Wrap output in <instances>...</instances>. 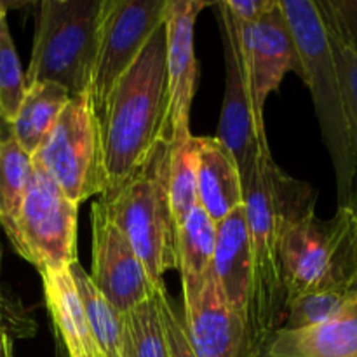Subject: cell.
I'll return each mask as SVG.
<instances>
[{"label": "cell", "mask_w": 357, "mask_h": 357, "mask_svg": "<svg viewBox=\"0 0 357 357\" xmlns=\"http://www.w3.org/2000/svg\"><path fill=\"white\" fill-rule=\"evenodd\" d=\"M251 234V295L246 314V357H264L268 342L286 319L279 232L288 216L314 211L317 194L310 185L282 173L271 153H260L243 183Z\"/></svg>", "instance_id": "6da1fadb"}, {"label": "cell", "mask_w": 357, "mask_h": 357, "mask_svg": "<svg viewBox=\"0 0 357 357\" xmlns=\"http://www.w3.org/2000/svg\"><path fill=\"white\" fill-rule=\"evenodd\" d=\"M166 26L153 31L128 72L115 82L100 115L107 190L126 180L167 138Z\"/></svg>", "instance_id": "7a4b0ae2"}, {"label": "cell", "mask_w": 357, "mask_h": 357, "mask_svg": "<svg viewBox=\"0 0 357 357\" xmlns=\"http://www.w3.org/2000/svg\"><path fill=\"white\" fill-rule=\"evenodd\" d=\"M171 142L160 139L146 159L117 187L100 195L112 222L142 260L155 289L178 268V225L169 202Z\"/></svg>", "instance_id": "3957f363"}, {"label": "cell", "mask_w": 357, "mask_h": 357, "mask_svg": "<svg viewBox=\"0 0 357 357\" xmlns=\"http://www.w3.org/2000/svg\"><path fill=\"white\" fill-rule=\"evenodd\" d=\"M286 310L295 298L328 289H357L356 223L349 208L333 218L316 211L288 216L279 232Z\"/></svg>", "instance_id": "277c9868"}, {"label": "cell", "mask_w": 357, "mask_h": 357, "mask_svg": "<svg viewBox=\"0 0 357 357\" xmlns=\"http://www.w3.org/2000/svg\"><path fill=\"white\" fill-rule=\"evenodd\" d=\"M279 6L291 30L302 63V80L312 94L321 135L333 162L338 208H347L357 167L351 152L340 82L326 26L314 0H279Z\"/></svg>", "instance_id": "5b68a950"}, {"label": "cell", "mask_w": 357, "mask_h": 357, "mask_svg": "<svg viewBox=\"0 0 357 357\" xmlns=\"http://www.w3.org/2000/svg\"><path fill=\"white\" fill-rule=\"evenodd\" d=\"M103 0H44L38 6L26 87L54 82L70 96L89 93Z\"/></svg>", "instance_id": "8992f818"}, {"label": "cell", "mask_w": 357, "mask_h": 357, "mask_svg": "<svg viewBox=\"0 0 357 357\" xmlns=\"http://www.w3.org/2000/svg\"><path fill=\"white\" fill-rule=\"evenodd\" d=\"M31 160L79 206L107 190L100 119L89 93L70 98Z\"/></svg>", "instance_id": "52a82bcc"}, {"label": "cell", "mask_w": 357, "mask_h": 357, "mask_svg": "<svg viewBox=\"0 0 357 357\" xmlns=\"http://www.w3.org/2000/svg\"><path fill=\"white\" fill-rule=\"evenodd\" d=\"M77 215L79 204L33 166L9 241L38 272L66 271L77 261Z\"/></svg>", "instance_id": "ba28073f"}, {"label": "cell", "mask_w": 357, "mask_h": 357, "mask_svg": "<svg viewBox=\"0 0 357 357\" xmlns=\"http://www.w3.org/2000/svg\"><path fill=\"white\" fill-rule=\"evenodd\" d=\"M225 14L232 26L234 40L239 52L258 138L268 146L264 117L265 101L274 91L279 89L288 72H295L302 79L298 51L279 0H275L274 6L253 24H236L227 10Z\"/></svg>", "instance_id": "9c48e42d"}, {"label": "cell", "mask_w": 357, "mask_h": 357, "mask_svg": "<svg viewBox=\"0 0 357 357\" xmlns=\"http://www.w3.org/2000/svg\"><path fill=\"white\" fill-rule=\"evenodd\" d=\"M167 0H103L98 23L91 101L100 115L112 87L164 23Z\"/></svg>", "instance_id": "30bf717a"}, {"label": "cell", "mask_w": 357, "mask_h": 357, "mask_svg": "<svg viewBox=\"0 0 357 357\" xmlns=\"http://www.w3.org/2000/svg\"><path fill=\"white\" fill-rule=\"evenodd\" d=\"M93 271L91 279L101 295L121 314L146 302L155 288L128 237L107 215L98 199L91 211Z\"/></svg>", "instance_id": "8fae6325"}, {"label": "cell", "mask_w": 357, "mask_h": 357, "mask_svg": "<svg viewBox=\"0 0 357 357\" xmlns=\"http://www.w3.org/2000/svg\"><path fill=\"white\" fill-rule=\"evenodd\" d=\"M208 2L202 0H167L164 13L166 26V68L169 115L167 139L190 136V110L197 87L199 65L195 58V21Z\"/></svg>", "instance_id": "7c38bea8"}, {"label": "cell", "mask_w": 357, "mask_h": 357, "mask_svg": "<svg viewBox=\"0 0 357 357\" xmlns=\"http://www.w3.org/2000/svg\"><path fill=\"white\" fill-rule=\"evenodd\" d=\"M222 17L223 47H225V96H223L222 117H220L218 136L216 138L232 153L239 167L243 183L253 173L255 162L260 153H271L267 145L260 142L253 119L250 94L244 82L241 68L239 52L234 40L232 26L229 23L222 3H216Z\"/></svg>", "instance_id": "4fadbf2b"}, {"label": "cell", "mask_w": 357, "mask_h": 357, "mask_svg": "<svg viewBox=\"0 0 357 357\" xmlns=\"http://www.w3.org/2000/svg\"><path fill=\"white\" fill-rule=\"evenodd\" d=\"M183 321L197 357H246V321L229 305L213 268L197 298L183 303Z\"/></svg>", "instance_id": "5bb4252c"}, {"label": "cell", "mask_w": 357, "mask_h": 357, "mask_svg": "<svg viewBox=\"0 0 357 357\" xmlns=\"http://www.w3.org/2000/svg\"><path fill=\"white\" fill-rule=\"evenodd\" d=\"M251 234L246 206H241L216 225L213 275L229 305L246 321L251 295Z\"/></svg>", "instance_id": "9a60e30c"}, {"label": "cell", "mask_w": 357, "mask_h": 357, "mask_svg": "<svg viewBox=\"0 0 357 357\" xmlns=\"http://www.w3.org/2000/svg\"><path fill=\"white\" fill-rule=\"evenodd\" d=\"M197 204L216 225L244 206L239 167L218 138L199 136Z\"/></svg>", "instance_id": "2e32d148"}, {"label": "cell", "mask_w": 357, "mask_h": 357, "mask_svg": "<svg viewBox=\"0 0 357 357\" xmlns=\"http://www.w3.org/2000/svg\"><path fill=\"white\" fill-rule=\"evenodd\" d=\"M264 357H357V302L328 323L278 330Z\"/></svg>", "instance_id": "e0dca14e"}, {"label": "cell", "mask_w": 357, "mask_h": 357, "mask_svg": "<svg viewBox=\"0 0 357 357\" xmlns=\"http://www.w3.org/2000/svg\"><path fill=\"white\" fill-rule=\"evenodd\" d=\"M45 303L68 357H101L70 271H42Z\"/></svg>", "instance_id": "ac0fdd59"}, {"label": "cell", "mask_w": 357, "mask_h": 357, "mask_svg": "<svg viewBox=\"0 0 357 357\" xmlns=\"http://www.w3.org/2000/svg\"><path fill=\"white\" fill-rule=\"evenodd\" d=\"M216 246V223L195 206L178 229V268L183 284V303L199 296L213 268Z\"/></svg>", "instance_id": "d6986e66"}, {"label": "cell", "mask_w": 357, "mask_h": 357, "mask_svg": "<svg viewBox=\"0 0 357 357\" xmlns=\"http://www.w3.org/2000/svg\"><path fill=\"white\" fill-rule=\"evenodd\" d=\"M70 98L72 96L68 91L54 82H37L28 86L23 103L9 124V135L24 152L33 155Z\"/></svg>", "instance_id": "ffe728a7"}, {"label": "cell", "mask_w": 357, "mask_h": 357, "mask_svg": "<svg viewBox=\"0 0 357 357\" xmlns=\"http://www.w3.org/2000/svg\"><path fill=\"white\" fill-rule=\"evenodd\" d=\"M68 271L72 274L77 293H79L87 326H89L101 357H124L122 314L101 295L100 289L94 286L89 272L79 264V260L73 261Z\"/></svg>", "instance_id": "44dd1931"}, {"label": "cell", "mask_w": 357, "mask_h": 357, "mask_svg": "<svg viewBox=\"0 0 357 357\" xmlns=\"http://www.w3.org/2000/svg\"><path fill=\"white\" fill-rule=\"evenodd\" d=\"M33 173V160L10 135L0 138V225L13 234L24 192Z\"/></svg>", "instance_id": "7402d4cb"}, {"label": "cell", "mask_w": 357, "mask_h": 357, "mask_svg": "<svg viewBox=\"0 0 357 357\" xmlns=\"http://www.w3.org/2000/svg\"><path fill=\"white\" fill-rule=\"evenodd\" d=\"M171 142V139H169ZM199 136L173 139L169 155V202L178 229L197 204Z\"/></svg>", "instance_id": "603a6c76"}, {"label": "cell", "mask_w": 357, "mask_h": 357, "mask_svg": "<svg viewBox=\"0 0 357 357\" xmlns=\"http://www.w3.org/2000/svg\"><path fill=\"white\" fill-rule=\"evenodd\" d=\"M124 357H169L155 291L146 302L122 314Z\"/></svg>", "instance_id": "cb8c5ba5"}, {"label": "cell", "mask_w": 357, "mask_h": 357, "mask_svg": "<svg viewBox=\"0 0 357 357\" xmlns=\"http://www.w3.org/2000/svg\"><path fill=\"white\" fill-rule=\"evenodd\" d=\"M357 302V289H328L293 300L281 330H300L328 323L347 312Z\"/></svg>", "instance_id": "d4e9b609"}, {"label": "cell", "mask_w": 357, "mask_h": 357, "mask_svg": "<svg viewBox=\"0 0 357 357\" xmlns=\"http://www.w3.org/2000/svg\"><path fill=\"white\" fill-rule=\"evenodd\" d=\"M326 31L331 51H333L335 65H337L349 142H351V152L357 167V49L333 28L326 26Z\"/></svg>", "instance_id": "484cf974"}, {"label": "cell", "mask_w": 357, "mask_h": 357, "mask_svg": "<svg viewBox=\"0 0 357 357\" xmlns=\"http://www.w3.org/2000/svg\"><path fill=\"white\" fill-rule=\"evenodd\" d=\"M26 93L23 70L7 24L0 28V122L14 121Z\"/></svg>", "instance_id": "4316f807"}, {"label": "cell", "mask_w": 357, "mask_h": 357, "mask_svg": "<svg viewBox=\"0 0 357 357\" xmlns=\"http://www.w3.org/2000/svg\"><path fill=\"white\" fill-rule=\"evenodd\" d=\"M155 298L157 305H159L160 319H162L169 357H197L190 342H188L183 317L178 312L174 300L167 295L166 288L155 289Z\"/></svg>", "instance_id": "83f0119b"}, {"label": "cell", "mask_w": 357, "mask_h": 357, "mask_svg": "<svg viewBox=\"0 0 357 357\" xmlns=\"http://www.w3.org/2000/svg\"><path fill=\"white\" fill-rule=\"evenodd\" d=\"M324 24L337 30L357 49V0H319Z\"/></svg>", "instance_id": "f1b7e54d"}, {"label": "cell", "mask_w": 357, "mask_h": 357, "mask_svg": "<svg viewBox=\"0 0 357 357\" xmlns=\"http://www.w3.org/2000/svg\"><path fill=\"white\" fill-rule=\"evenodd\" d=\"M35 331L33 323L23 307L14 298L7 296L0 288V335L6 333L9 337H31Z\"/></svg>", "instance_id": "f546056e"}, {"label": "cell", "mask_w": 357, "mask_h": 357, "mask_svg": "<svg viewBox=\"0 0 357 357\" xmlns=\"http://www.w3.org/2000/svg\"><path fill=\"white\" fill-rule=\"evenodd\" d=\"M275 0H225L223 7L236 24H253L274 6Z\"/></svg>", "instance_id": "4dcf8cb0"}, {"label": "cell", "mask_w": 357, "mask_h": 357, "mask_svg": "<svg viewBox=\"0 0 357 357\" xmlns=\"http://www.w3.org/2000/svg\"><path fill=\"white\" fill-rule=\"evenodd\" d=\"M0 357H14V338L9 335H0Z\"/></svg>", "instance_id": "1f68e13d"}, {"label": "cell", "mask_w": 357, "mask_h": 357, "mask_svg": "<svg viewBox=\"0 0 357 357\" xmlns=\"http://www.w3.org/2000/svg\"><path fill=\"white\" fill-rule=\"evenodd\" d=\"M347 208H349V211H351L352 218H354V223H356V237H357V173H356V178H354V185H352L351 199H349Z\"/></svg>", "instance_id": "d6a6232c"}, {"label": "cell", "mask_w": 357, "mask_h": 357, "mask_svg": "<svg viewBox=\"0 0 357 357\" xmlns=\"http://www.w3.org/2000/svg\"><path fill=\"white\" fill-rule=\"evenodd\" d=\"M7 24V3L0 2V28Z\"/></svg>", "instance_id": "836d02e7"}, {"label": "cell", "mask_w": 357, "mask_h": 357, "mask_svg": "<svg viewBox=\"0 0 357 357\" xmlns=\"http://www.w3.org/2000/svg\"><path fill=\"white\" fill-rule=\"evenodd\" d=\"M0 264H2V244H0Z\"/></svg>", "instance_id": "e575fe53"}, {"label": "cell", "mask_w": 357, "mask_h": 357, "mask_svg": "<svg viewBox=\"0 0 357 357\" xmlns=\"http://www.w3.org/2000/svg\"><path fill=\"white\" fill-rule=\"evenodd\" d=\"M0 138H2V135H0Z\"/></svg>", "instance_id": "d590c367"}]
</instances>
